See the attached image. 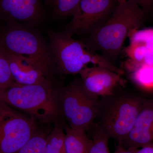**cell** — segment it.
Here are the masks:
<instances>
[{
  "label": "cell",
  "instance_id": "cell-22",
  "mask_svg": "<svg viewBox=\"0 0 153 153\" xmlns=\"http://www.w3.org/2000/svg\"><path fill=\"white\" fill-rule=\"evenodd\" d=\"M137 149H127L123 146L120 144L117 146L115 149L113 153H135Z\"/></svg>",
  "mask_w": 153,
  "mask_h": 153
},
{
  "label": "cell",
  "instance_id": "cell-9",
  "mask_svg": "<svg viewBox=\"0 0 153 153\" xmlns=\"http://www.w3.org/2000/svg\"><path fill=\"white\" fill-rule=\"evenodd\" d=\"M79 74L77 79L82 91L95 102L112 94L123 82L122 75L100 66H86Z\"/></svg>",
  "mask_w": 153,
  "mask_h": 153
},
{
  "label": "cell",
  "instance_id": "cell-8",
  "mask_svg": "<svg viewBox=\"0 0 153 153\" xmlns=\"http://www.w3.org/2000/svg\"><path fill=\"white\" fill-rule=\"evenodd\" d=\"M117 3V0H81L64 31L71 36H89L108 19Z\"/></svg>",
  "mask_w": 153,
  "mask_h": 153
},
{
  "label": "cell",
  "instance_id": "cell-14",
  "mask_svg": "<svg viewBox=\"0 0 153 153\" xmlns=\"http://www.w3.org/2000/svg\"><path fill=\"white\" fill-rule=\"evenodd\" d=\"M126 64L133 83L144 91L153 92V65L137 64L129 60Z\"/></svg>",
  "mask_w": 153,
  "mask_h": 153
},
{
  "label": "cell",
  "instance_id": "cell-5",
  "mask_svg": "<svg viewBox=\"0 0 153 153\" xmlns=\"http://www.w3.org/2000/svg\"><path fill=\"white\" fill-rule=\"evenodd\" d=\"M49 47L60 75L79 74L88 63L123 75L124 71L99 53L88 49L84 42L75 40L65 31L49 30Z\"/></svg>",
  "mask_w": 153,
  "mask_h": 153
},
{
  "label": "cell",
  "instance_id": "cell-12",
  "mask_svg": "<svg viewBox=\"0 0 153 153\" xmlns=\"http://www.w3.org/2000/svg\"><path fill=\"white\" fill-rule=\"evenodd\" d=\"M7 52L12 77L17 84L31 85L61 83L48 79L39 67L27 57Z\"/></svg>",
  "mask_w": 153,
  "mask_h": 153
},
{
  "label": "cell",
  "instance_id": "cell-23",
  "mask_svg": "<svg viewBox=\"0 0 153 153\" xmlns=\"http://www.w3.org/2000/svg\"><path fill=\"white\" fill-rule=\"evenodd\" d=\"M135 153H153V144L146 145L137 149Z\"/></svg>",
  "mask_w": 153,
  "mask_h": 153
},
{
  "label": "cell",
  "instance_id": "cell-10",
  "mask_svg": "<svg viewBox=\"0 0 153 153\" xmlns=\"http://www.w3.org/2000/svg\"><path fill=\"white\" fill-rule=\"evenodd\" d=\"M0 13L7 22L33 27L41 25L45 18L40 0H0Z\"/></svg>",
  "mask_w": 153,
  "mask_h": 153
},
{
  "label": "cell",
  "instance_id": "cell-2",
  "mask_svg": "<svg viewBox=\"0 0 153 153\" xmlns=\"http://www.w3.org/2000/svg\"><path fill=\"white\" fill-rule=\"evenodd\" d=\"M62 84H17L0 94V102L24 111L44 124H65L61 115L60 91Z\"/></svg>",
  "mask_w": 153,
  "mask_h": 153
},
{
  "label": "cell",
  "instance_id": "cell-18",
  "mask_svg": "<svg viewBox=\"0 0 153 153\" xmlns=\"http://www.w3.org/2000/svg\"><path fill=\"white\" fill-rule=\"evenodd\" d=\"M89 131L92 136L89 153H111L108 147L109 137L94 123Z\"/></svg>",
  "mask_w": 153,
  "mask_h": 153
},
{
  "label": "cell",
  "instance_id": "cell-21",
  "mask_svg": "<svg viewBox=\"0 0 153 153\" xmlns=\"http://www.w3.org/2000/svg\"><path fill=\"white\" fill-rule=\"evenodd\" d=\"M137 5L145 13L151 10L153 7V0H129Z\"/></svg>",
  "mask_w": 153,
  "mask_h": 153
},
{
  "label": "cell",
  "instance_id": "cell-17",
  "mask_svg": "<svg viewBox=\"0 0 153 153\" xmlns=\"http://www.w3.org/2000/svg\"><path fill=\"white\" fill-rule=\"evenodd\" d=\"M17 84L12 77L7 51L0 44V94L7 88Z\"/></svg>",
  "mask_w": 153,
  "mask_h": 153
},
{
  "label": "cell",
  "instance_id": "cell-3",
  "mask_svg": "<svg viewBox=\"0 0 153 153\" xmlns=\"http://www.w3.org/2000/svg\"><path fill=\"white\" fill-rule=\"evenodd\" d=\"M144 99L129 91L117 89L112 94L97 100L94 123L110 138L120 143L133 128Z\"/></svg>",
  "mask_w": 153,
  "mask_h": 153
},
{
  "label": "cell",
  "instance_id": "cell-4",
  "mask_svg": "<svg viewBox=\"0 0 153 153\" xmlns=\"http://www.w3.org/2000/svg\"><path fill=\"white\" fill-rule=\"evenodd\" d=\"M0 36V44L8 52L24 56L34 62L48 79L58 82L59 75L49 45L34 27L8 22Z\"/></svg>",
  "mask_w": 153,
  "mask_h": 153
},
{
  "label": "cell",
  "instance_id": "cell-16",
  "mask_svg": "<svg viewBox=\"0 0 153 153\" xmlns=\"http://www.w3.org/2000/svg\"><path fill=\"white\" fill-rule=\"evenodd\" d=\"M65 137L63 125L55 124L52 131L47 136L45 153H66Z\"/></svg>",
  "mask_w": 153,
  "mask_h": 153
},
{
  "label": "cell",
  "instance_id": "cell-19",
  "mask_svg": "<svg viewBox=\"0 0 153 153\" xmlns=\"http://www.w3.org/2000/svg\"><path fill=\"white\" fill-rule=\"evenodd\" d=\"M81 0H53L52 15L56 19L72 16Z\"/></svg>",
  "mask_w": 153,
  "mask_h": 153
},
{
  "label": "cell",
  "instance_id": "cell-15",
  "mask_svg": "<svg viewBox=\"0 0 153 153\" xmlns=\"http://www.w3.org/2000/svg\"><path fill=\"white\" fill-rule=\"evenodd\" d=\"M64 129L66 153H89L92 140L86 131L71 128L67 125Z\"/></svg>",
  "mask_w": 153,
  "mask_h": 153
},
{
  "label": "cell",
  "instance_id": "cell-20",
  "mask_svg": "<svg viewBox=\"0 0 153 153\" xmlns=\"http://www.w3.org/2000/svg\"><path fill=\"white\" fill-rule=\"evenodd\" d=\"M47 138L44 133L38 130L16 153H45Z\"/></svg>",
  "mask_w": 153,
  "mask_h": 153
},
{
  "label": "cell",
  "instance_id": "cell-1",
  "mask_svg": "<svg viewBox=\"0 0 153 153\" xmlns=\"http://www.w3.org/2000/svg\"><path fill=\"white\" fill-rule=\"evenodd\" d=\"M145 15L142 9L131 1L117 0L109 18L88 36L84 43L91 51L100 52L114 63L130 33L144 25Z\"/></svg>",
  "mask_w": 153,
  "mask_h": 153
},
{
  "label": "cell",
  "instance_id": "cell-7",
  "mask_svg": "<svg viewBox=\"0 0 153 153\" xmlns=\"http://www.w3.org/2000/svg\"><path fill=\"white\" fill-rule=\"evenodd\" d=\"M38 130L37 121L0 102V153H16Z\"/></svg>",
  "mask_w": 153,
  "mask_h": 153
},
{
  "label": "cell",
  "instance_id": "cell-24",
  "mask_svg": "<svg viewBox=\"0 0 153 153\" xmlns=\"http://www.w3.org/2000/svg\"><path fill=\"white\" fill-rule=\"evenodd\" d=\"M45 3L48 5H51L52 6V1L53 0H44Z\"/></svg>",
  "mask_w": 153,
  "mask_h": 153
},
{
  "label": "cell",
  "instance_id": "cell-13",
  "mask_svg": "<svg viewBox=\"0 0 153 153\" xmlns=\"http://www.w3.org/2000/svg\"><path fill=\"white\" fill-rule=\"evenodd\" d=\"M129 44L125 49L129 60L153 65V28L134 30L129 34Z\"/></svg>",
  "mask_w": 153,
  "mask_h": 153
},
{
  "label": "cell",
  "instance_id": "cell-6",
  "mask_svg": "<svg viewBox=\"0 0 153 153\" xmlns=\"http://www.w3.org/2000/svg\"><path fill=\"white\" fill-rule=\"evenodd\" d=\"M61 115L65 125L87 132L94 123L97 112V101L83 92L77 78L62 85L60 91Z\"/></svg>",
  "mask_w": 153,
  "mask_h": 153
},
{
  "label": "cell",
  "instance_id": "cell-11",
  "mask_svg": "<svg viewBox=\"0 0 153 153\" xmlns=\"http://www.w3.org/2000/svg\"><path fill=\"white\" fill-rule=\"evenodd\" d=\"M119 144L126 149H134L153 144V98H145L133 128Z\"/></svg>",
  "mask_w": 153,
  "mask_h": 153
}]
</instances>
